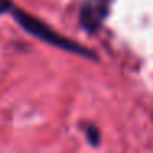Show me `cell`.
<instances>
[{
    "mask_svg": "<svg viewBox=\"0 0 153 153\" xmlns=\"http://www.w3.org/2000/svg\"><path fill=\"white\" fill-rule=\"evenodd\" d=\"M112 2L114 0H84L79 10V27L89 35L99 31L110 13Z\"/></svg>",
    "mask_w": 153,
    "mask_h": 153,
    "instance_id": "2",
    "label": "cell"
},
{
    "mask_svg": "<svg viewBox=\"0 0 153 153\" xmlns=\"http://www.w3.org/2000/svg\"><path fill=\"white\" fill-rule=\"evenodd\" d=\"M12 7H13V2L12 0H0V15L8 13Z\"/></svg>",
    "mask_w": 153,
    "mask_h": 153,
    "instance_id": "4",
    "label": "cell"
},
{
    "mask_svg": "<svg viewBox=\"0 0 153 153\" xmlns=\"http://www.w3.org/2000/svg\"><path fill=\"white\" fill-rule=\"evenodd\" d=\"M8 13H12V18L20 25L22 30L27 31L28 35H31V36L36 38V40H40L41 43H46V45H50V46L58 48V50H63V51H68V53L77 54V56H82V58L91 59V61H99L97 53H94L92 50L82 46V45L76 43V41L71 40V38H66L61 33L54 31L50 25H46L45 22H41L40 18H36L35 15L28 13V12L22 10V8L15 7V5L10 8Z\"/></svg>",
    "mask_w": 153,
    "mask_h": 153,
    "instance_id": "1",
    "label": "cell"
},
{
    "mask_svg": "<svg viewBox=\"0 0 153 153\" xmlns=\"http://www.w3.org/2000/svg\"><path fill=\"white\" fill-rule=\"evenodd\" d=\"M81 128L84 130L86 133V138L89 142L91 146H99L100 145V130L96 123H91V122H82L81 123Z\"/></svg>",
    "mask_w": 153,
    "mask_h": 153,
    "instance_id": "3",
    "label": "cell"
}]
</instances>
